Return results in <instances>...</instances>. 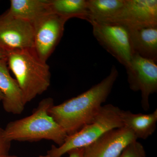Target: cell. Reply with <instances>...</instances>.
Returning <instances> with one entry per match:
<instances>
[{"label":"cell","mask_w":157,"mask_h":157,"mask_svg":"<svg viewBox=\"0 0 157 157\" xmlns=\"http://www.w3.org/2000/svg\"><path fill=\"white\" fill-rule=\"evenodd\" d=\"M118 76L113 66L109 75L100 82L79 95L58 105H54L49 113L68 135L78 132L89 124L106 101Z\"/></svg>","instance_id":"obj_1"},{"label":"cell","mask_w":157,"mask_h":157,"mask_svg":"<svg viewBox=\"0 0 157 157\" xmlns=\"http://www.w3.org/2000/svg\"><path fill=\"white\" fill-rule=\"evenodd\" d=\"M54 100L48 98L40 101L31 115L9 122L4 129L6 139L11 142L52 140L60 146L68 135L63 128L49 114Z\"/></svg>","instance_id":"obj_2"},{"label":"cell","mask_w":157,"mask_h":157,"mask_svg":"<svg viewBox=\"0 0 157 157\" xmlns=\"http://www.w3.org/2000/svg\"><path fill=\"white\" fill-rule=\"evenodd\" d=\"M7 58L25 105L48 90L51 83L50 68L33 48L11 52L7 54Z\"/></svg>","instance_id":"obj_3"},{"label":"cell","mask_w":157,"mask_h":157,"mask_svg":"<svg viewBox=\"0 0 157 157\" xmlns=\"http://www.w3.org/2000/svg\"><path fill=\"white\" fill-rule=\"evenodd\" d=\"M122 110L111 104L102 106L90 123L76 133L68 135L60 146H52L47 155L61 157L73 150L86 147L110 130L123 127Z\"/></svg>","instance_id":"obj_4"},{"label":"cell","mask_w":157,"mask_h":157,"mask_svg":"<svg viewBox=\"0 0 157 157\" xmlns=\"http://www.w3.org/2000/svg\"><path fill=\"white\" fill-rule=\"evenodd\" d=\"M95 38L100 45L126 68L133 56L128 29L113 23L91 21Z\"/></svg>","instance_id":"obj_5"},{"label":"cell","mask_w":157,"mask_h":157,"mask_svg":"<svg viewBox=\"0 0 157 157\" xmlns=\"http://www.w3.org/2000/svg\"><path fill=\"white\" fill-rule=\"evenodd\" d=\"M33 23L11 16L0 15V51L7 53L34 47Z\"/></svg>","instance_id":"obj_6"},{"label":"cell","mask_w":157,"mask_h":157,"mask_svg":"<svg viewBox=\"0 0 157 157\" xmlns=\"http://www.w3.org/2000/svg\"><path fill=\"white\" fill-rule=\"evenodd\" d=\"M126 69L130 88L141 92V105L147 111L149 109L150 96L157 92V63L134 55Z\"/></svg>","instance_id":"obj_7"},{"label":"cell","mask_w":157,"mask_h":157,"mask_svg":"<svg viewBox=\"0 0 157 157\" xmlns=\"http://www.w3.org/2000/svg\"><path fill=\"white\" fill-rule=\"evenodd\" d=\"M67 20L54 13L44 15L34 22V49L38 56L47 62L63 34Z\"/></svg>","instance_id":"obj_8"},{"label":"cell","mask_w":157,"mask_h":157,"mask_svg":"<svg viewBox=\"0 0 157 157\" xmlns=\"http://www.w3.org/2000/svg\"><path fill=\"white\" fill-rule=\"evenodd\" d=\"M104 22L118 24L128 29L157 26V1L124 0L116 14Z\"/></svg>","instance_id":"obj_9"},{"label":"cell","mask_w":157,"mask_h":157,"mask_svg":"<svg viewBox=\"0 0 157 157\" xmlns=\"http://www.w3.org/2000/svg\"><path fill=\"white\" fill-rule=\"evenodd\" d=\"M137 140L126 127L113 129L83 148V157H118L129 144Z\"/></svg>","instance_id":"obj_10"},{"label":"cell","mask_w":157,"mask_h":157,"mask_svg":"<svg viewBox=\"0 0 157 157\" xmlns=\"http://www.w3.org/2000/svg\"><path fill=\"white\" fill-rule=\"evenodd\" d=\"M0 91L3 95V107L6 112L20 114L25 104L17 80L9 72L7 57L0 59Z\"/></svg>","instance_id":"obj_11"},{"label":"cell","mask_w":157,"mask_h":157,"mask_svg":"<svg viewBox=\"0 0 157 157\" xmlns=\"http://www.w3.org/2000/svg\"><path fill=\"white\" fill-rule=\"evenodd\" d=\"M128 29L133 55L157 63V26Z\"/></svg>","instance_id":"obj_12"},{"label":"cell","mask_w":157,"mask_h":157,"mask_svg":"<svg viewBox=\"0 0 157 157\" xmlns=\"http://www.w3.org/2000/svg\"><path fill=\"white\" fill-rule=\"evenodd\" d=\"M6 12L32 23L51 13L49 0H11L10 8Z\"/></svg>","instance_id":"obj_13"},{"label":"cell","mask_w":157,"mask_h":157,"mask_svg":"<svg viewBox=\"0 0 157 157\" xmlns=\"http://www.w3.org/2000/svg\"><path fill=\"white\" fill-rule=\"evenodd\" d=\"M123 127L132 131L137 139H146L155 131L157 122V109L148 114L134 113L122 110Z\"/></svg>","instance_id":"obj_14"},{"label":"cell","mask_w":157,"mask_h":157,"mask_svg":"<svg viewBox=\"0 0 157 157\" xmlns=\"http://www.w3.org/2000/svg\"><path fill=\"white\" fill-rule=\"evenodd\" d=\"M124 0H87V21L106 22L120 10Z\"/></svg>","instance_id":"obj_15"},{"label":"cell","mask_w":157,"mask_h":157,"mask_svg":"<svg viewBox=\"0 0 157 157\" xmlns=\"http://www.w3.org/2000/svg\"><path fill=\"white\" fill-rule=\"evenodd\" d=\"M51 13L68 20L73 17L87 21V0H49Z\"/></svg>","instance_id":"obj_16"},{"label":"cell","mask_w":157,"mask_h":157,"mask_svg":"<svg viewBox=\"0 0 157 157\" xmlns=\"http://www.w3.org/2000/svg\"><path fill=\"white\" fill-rule=\"evenodd\" d=\"M118 157H146L143 145L136 140L129 144Z\"/></svg>","instance_id":"obj_17"},{"label":"cell","mask_w":157,"mask_h":157,"mask_svg":"<svg viewBox=\"0 0 157 157\" xmlns=\"http://www.w3.org/2000/svg\"><path fill=\"white\" fill-rule=\"evenodd\" d=\"M11 142L6 139L4 129L0 128V157H7L11 147Z\"/></svg>","instance_id":"obj_18"},{"label":"cell","mask_w":157,"mask_h":157,"mask_svg":"<svg viewBox=\"0 0 157 157\" xmlns=\"http://www.w3.org/2000/svg\"><path fill=\"white\" fill-rule=\"evenodd\" d=\"M84 148H78L73 150L68 153L69 157H83Z\"/></svg>","instance_id":"obj_19"},{"label":"cell","mask_w":157,"mask_h":157,"mask_svg":"<svg viewBox=\"0 0 157 157\" xmlns=\"http://www.w3.org/2000/svg\"><path fill=\"white\" fill-rule=\"evenodd\" d=\"M6 57H7L6 54L2 51H0V59Z\"/></svg>","instance_id":"obj_20"},{"label":"cell","mask_w":157,"mask_h":157,"mask_svg":"<svg viewBox=\"0 0 157 157\" xmlns=\"http://www.w3.org/2000/svg\"><path fill=\"white\" fill-rule=\"evenodd\" d=\"M3 99V94H2V93L1 92V91H0V101H2Z\"/></svg>","instance_id":"obj_21"},{"label":"cell","mask_w":157,"mask_h":157,"mask_svg":"<svg viewBox=\"0 0 157 157\" xmlns=\"http://www.w3.org/2000/svg\"><path fill=\"white\" fill-rule=\"evenodd\" d=\"M7 157H17V156H16L15 155H8Z\"/></svg>","instance_id":"obj_22"},{"label":"cell","mask_w":157,"mask_h":157,"mask_svg":"<svg viewBox=\"0 0 157 157\" xmlns=\"http://www.w3.org/2000/svg\"><path fill=\"white\" fill-rule=\"evenodd\" d=\"M39 157H48V156L47 155H41Z\"/></svg>","instance_id":"obj_23"}]
</instances>
